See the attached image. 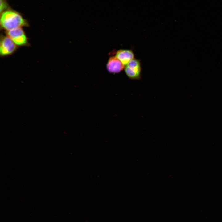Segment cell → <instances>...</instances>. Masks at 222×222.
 Instances as JSON below:
<instances>
[{
  "label": "cell",
  "instance_id": "6da1fadb",
  "mask_svg": "<svg viewBox=\"0 0 222 222\" xmlns=\"http://www.w3.org/2000/svg\"><path fill=\"white\" fill-rule=\"evenodd\" d=\"M0 24L2 28L8 31L28 25L26 21L18 13L11 10H6L2 13Z\"/></svg>",
  "mask_w": 222,
  "mask_h": 222
},
{
  "label": "cell",
  "instance_id": "7a4b0ae2",
  "mask_svg": "<svg viewBox=\"0 0 222 222\" xmlns=\"http://www.w3.org/2000/svg\"><path fill=\"white\" fill-rule=\"evenodd\" d=\"M127 76L132 80H139L141 77V67L139 60L134 59L130 61L124 68Z\"/></svg>",
  "mask_w": 222,
  "mask_h": 222
},
{
  "label": "cell",
  "instance_id": "3957f363",
  "mask_svg": "<svg viewBox=\"0 0 222 222\" xmlns=\"http://www.w3.org/2000/svg\"><path fill=\"white\" fill-rule=\"evenodd\" d=\"M7 35L16 45H23L27 43V37L21 27L8 31Z\"/></svg>",
  "mask_w": 222,
  "mask_h": 222
},
{
  "label": "cell",
  "instance_id": "277c9868",
  "mask_svg": "<svg viewBox=\"0 0 222 222\" xmlns=\"http://www.w3.org/2000/svg\"><path fill=\"white\" fill-rule=\"evenodd\" d=\"M16 48V44L8 36L2 38L0 42V53L4 56L13 53Z\"/></svg>",
  "mask_w": 222,
  "mask_h": 222
},
{
  "label": "cell",
  "instance_id": "5b68a950",
  "mask_svg": "<svg viewBox=\"0 0 222 222\" xmlns=\"http://www.w3.org/2000/svg\"><path fill=\"white\" fill-rule=\"evenodd\" d=\"M125 65L116 56L110 57L107 62L106 68L111 73H118L122 71Z\"/></svg>",
  "mask_w": 222,
  "mask_h": 222
},
{
  "label": "cell",
  "instance_id": "8992f818",
  "mask_svg": "<svg viewBox=\"0 0 222 222\" xmlns=\"http://www.w3.org/2000/svg\"><path fill=\"white\" fill-rule=\"evenodd\" d=\"M116 56L125 66L134 59V54L131 50L121 49L117 51Z\"/></svg>",
  "mask_w": 222,
  "mask_h": 222
},
{
  "label": "cell",
  "instance_id": "52a82bcc",
  "mask_svg": "<svg viewBox=\"0 0 222 222\" xmlns=\"http://www.w3.org/2000/svg\"><path fill=\"white\" fill-rule=\"evenodd\" d=\"M0 13H2L8 8V6L5 0H0Z\"/></svg>",
  "mask_w": 222,
  "mask_h": 222
}]
</instances>
